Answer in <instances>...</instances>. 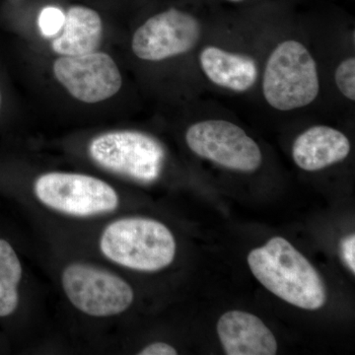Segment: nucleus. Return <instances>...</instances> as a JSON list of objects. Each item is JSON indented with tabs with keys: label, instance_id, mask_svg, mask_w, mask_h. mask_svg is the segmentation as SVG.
Listing matches in <instances>:
<instances>
[{
	"label": "nucleus",
	"instance_id": "1",
	"mask_svg": "<svg viewBox=\"0 0 355 355\" xmlns=\"http://www.w3.org/2000/svg\"><path fill=\"white\" fill-rule=\"evenodd\" d=\"M257 279L289 304L318 310L327 302V289L319 272L291 243L275 237L248 256Z\"/></svg>",
	"mask_w": 355,
	"mask_h": 355
},
{
	"label": "nucleus",
	"instance_id": "2",
	"mask_svg": "<svg viewBox=\"0 0 355 355\" xmlns=\"http://www.w3.org/2000/svg\"><path fill=\"white\" fill-rule=\"evenodd\" d=\"M261 92L268 106L279 112L305 108L320 93L318 64L309 49L298 40H284L266 60Z\"/></svg>",
	"mask_w": 355,
	"mask_h": 355
},
{
	"label": "nucleus",
	"instance_id": "3",
	"mask_svg": "<svg viewBox=\"0 0 355 355\" xmlns=\"http://www.w3.org/2000/svg\"><path fill=\"white\" fill-rule=\"evenodd\" d=\"M176 248L174 236L164 224L139 217L113 222L100 239L107 259L140 272H156L171 265Z\"/></svg>",
	"mask_w": 355,
	"mask_h": 355
},
{
	"label": "nucleus",
	"instance_id": "4",
	"mask_svg": "<svg viewBox=\"0 0 355 355\" xmlns=\"http://www.w3.org/2000/svg\"><path fill=\"white\" fill-rule=\"evenodd\" d=\"M89 154L104 169L142 183L157 180L165 160L162 144L139 130H114L98 135L89 144Z\"/></svg>",
	"mask_w": 355,
	"mask_h": 355
},
{
	"label": "nucleus",
	"instance_id": "5",
	"mask_svg": "<svg viewBox=\"0 0 355 355\" xmlns=\"http://www.w3.org/2000/svg\"><path fill=\"white\" fill-rule=\"evenodd\" d=\"M34 191L40 202L69 216H98L119 205L116 191L106 182L88 175L46 173L36 180Z\"/></svg>",
	"mask_w": 355,
	"mask_h": 355
},
{
	"label": "nucleus",
	"instance_id": "6",
	"mask_svg": "<svg viewBox=\"0 0 355 355\" xmlns=\"http://www.w3.org/2000/svg\"><path fill=\"white\" fill-rule=\"evenodd\" d=\"M186 142L198 157L232 171L254 172L263 163L260 146L232 121L209 119L193 123Z\"/></svg>",
	"mask_w": 355,
	"mask_h": 355
},
{
	"label": "nucleus",
	"instance_id": "7",
	"mask_svg": "<svg viewBox=\"0 0 355 355\" xmlns=\"http://www.w3.org/2000/svg\"><path fill=\"white\" fill-rule=\"evenodd\" d=\"M62 287L71 304L89 316L121 314L132 305L133 291L118 275L85 263H72L62 277Z\"/></svg>",
	"mask_w": 355,
	"mask_h": 355
},
{
	"label": "nucleus",
	"instance_id": "8",
	"mask_svg": "<svg viewBox=\"0 0 355 355\" xmlns=\"http://www.w3.org/2000/svg\"><path fill=\"white\" fill-rule=\"evenodd\" d=\"M202 37L196 16L170 8L147 19L133 34L132 50L144 62H159L193 51Z\"/></svg>",
	"mask_w": 355,
	"mask_h": 355
},
{
	"label": "nucleus",
	"instance_id": "9",
	"mask_svg": "<svg viewBox=\"0 0 355 355\" xmlns=\"http://www.w3.org/2000/svg\"><path fill=\"white\" fill-rule=\"evenodd\" d=\"M53 74L58 83L78 101L96 104L114 97L123 85L118 65L108 53L93 51L86 55L58 58Z\"/></svg>",
	"mask_w": 355,
	"mask_h": 355
},
{
	"label": "nucleus",
	"instance_id": "10",
	"mask_svg": "<svg viewBox=\"0 0 355 355\" xmlns=\"http://www.w3.org/2000/svg\"><path fill=\"white\" fill-rule=\"evenodd\" d=\"M198 62L210 83L231 92H248L258 83V62L246 53L209 44L200 51Z\"/></svg>",
	"mask_w": 355,
	"mask_h": 355
},
{
	"label": "nucleus",
	"instance_id": "11",
	"mask_svg": "<svg viewBox=\"0 0 355 355\" xmlns=\"http://www.w3.org/2000/svg\"><path fill=\"white\" fill-rule=\"evenodd\" d=\"M217 334L227 355H275L277 342L270 329L251 313L229 311L217 323Z\"/></svg>",
	"mask_w": 355,
	"mask_h": 355
},
{
	"label": "nucleus",
	"instance_id": "12",
	"mask_svg": "<svg viewBox=\"0 0 355 355\" xmlns=\"http://www.w3.org/2000/svg\"><path fill=\"white\" fill-rule=\"evenodd\" d=\"M349 139L329 125H314L299 135L292 146V158L301 169L319 171L342 162L349 155Z\"/></svg>",
	"mask_w": 355,
	"mask_h": 355
},
{
	"label": "nucleus",
	"instance_id": "13",
	"mask_svg": "<svg viewBox=\"0 0 355 355\" xmlns=\"http://www.w3.org/2000/svg\"><path fill=\"white\" fill-rule=\"evenodd\" d=\"M62 33L53 40L51 48L60 55L73 57L97 51L103 39L101 16L83 6L70 7L64 15Z\"/></svg>",
	"mask_w": 355,
	"mask_h": 355
},
{
	"label": "nucleus",
	"instance_id": "14",
	"mask_svg": "<svg viewBox=\"0 0 355 355\" xmlns=\"http://www.w3.org/2000/svg\"><path fill=\"white\" fill-rule=\"evenodd\" d=\"M336 88L343 97L350 102L355 101V58H345L335 70Z\"/></svg>",
	"mask_w": 355,
	"mask_h": 355
},
{
	"label": "nucleus",
	"instance_id": "15",
	"mask_svg": "<svg viewBox=\"0 0 355 355\" xmlns=\"http://www.w3.org/2000/svg\"><path fill=\"white\" fill-rule=\"evenodd\" d=\"M0 270L15 286H19L22 279V266L13 248L3 239H0Z\"/></svg>",
	"mask_w": 355,
	"mask_h": 355
},
{
	"label": "nucleus",
	"instance_id": "16",
	"mask_svg": "<svg viewBox=\"0 0 355 355\" xmlns=\"http://www.w3.org/2000/svg\"><path fill=\"white\" fill-rule=\"evenodd\" d=\"M17 286L0 270V317L12 314L19 302Z\"/></svg>",
	"mask_w": 355,
	"mask_h": 355
},
{
	"label": "nucleus",
	"instance_id": "17",
	"mask_svg": "<svg viewBox=\"0 0 355 355\" xmlns=\"http://www.w3.org/2000/svg\"><path fill=\"white\" fill-rule=\"evenodd\" d=\"M64 15L60 9L46 7L40 16V27L44 35H55L64 25Z\"/></svg>",
	"mask_w": 355,
	"mask_h": 355
},
{
	"label": "nucleus",
	"instance_id": "18",
	"mask_svg": "<svg viewBox=\"0 0 355 355\" xmlns=\"http://www.w3.org/2000/svg\"><path fill=\"white\" fill-rule=\"evenodd\" d=\"M340 254L345 265L352 273L355 272V235H349L340 243Z\"/></svg>",
	"mask_w": 355,
	"mask_h": 355
},
{
	"label": "nucleus",
	"instance_id": "19",
	"mask_svg": "<svg viewBox=\"0 0 355 355\" xmlns=\"http://www.w3.org/2000/svg\"><path fill=\"white\" fill-rule=\"evenodd\" d=\"M177 350L164 343H151L139 352V355H176Z\"/></svg>",
	"mask_w": 355,
	"mask_h": 355
},
{
	"label": "nucleus",
	"instance_id": "20",
	"mask_svg": "<svg viewBox=\"0 0 355 355\" xmlns=\"http://www.w3.org/2000/svg\"><path fill=\"white\" fill-rule=\"evenodd\" d=\"M2 103H3V95H2V89L0 87V113H1Z\"/></svg>",
	"mask_w": 355,
	"mask_h": 355
},
{
	"label": "nucleus",
	"instance_id": "21",
	"mask_svg": "<svg viewBox=\"0 0 355 355\" xmlns=\"http://www.w3.org/2000/svg\"><path fill=\"white\" fill-rule=\"evenodd\" d=\"M229 2H233V3H239V2L244 1V0H227Z\"/></svg>",
	"mask_w": 355,
	"mask_h": 355
}]
</instances>
